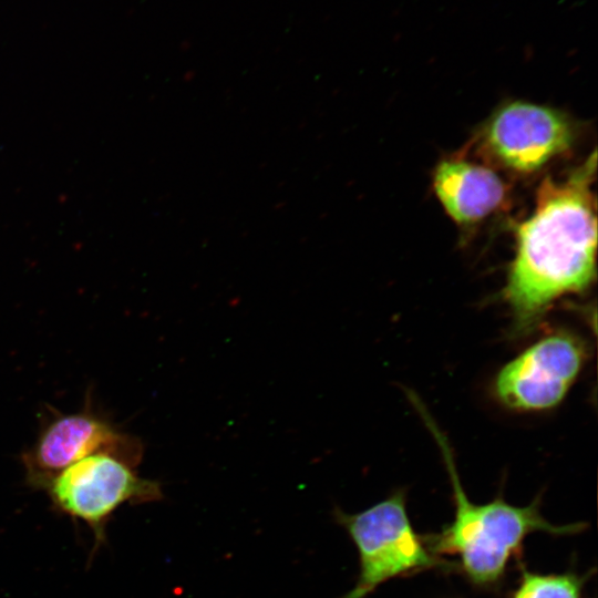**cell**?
<instances>
[{
	"mask_svg": "<svg viewBox=\"0 0 598 598\" xmlns=\"http://www.w3.org/2000/svg\"><path fill=\"white\" fill-rule=\"evenodd\" d=\"M595 175L596 152L564 179L545 178L533 214L517 226L504 288L516 337L533 332L557 299L585 291L596 278Z\"/></svg>",
	"mask_w": 598,
	"mask_h": 598,
	"instance_id": "6da1fadb",
	"label": "cell"
},
{
	"mask_svg": "<svg viewBox=\"0 0 598 598\" xmlns=\"http://www.w3.org/2000/svg\"><path fill=\"white\" fill-rule=\"evenodd\" d=\"M433 434L447 468L455 501V516L437 535L429 538L426 548L432 555L455 554L466 575L476 584L496 581L504 573L511 555L533 532L573 534L582 524L553 525L539 512V502L514 506L498 497L486 504H474L465 494L453 453L442 431L426 409L412 393H408Z\"/></svg>",
	"mask_w": 598,
	"mask_h": 598,
	"instance_id": "7a4b0ae2",
	"label": "cell"
},
{
	"mask_svg": "<svg viewBox=\"0 0 598 598\" xmlns=\"http://www.w3.org/2000/svg\"><path fill=\"white\" fill-rule=\"evenodd\" d=\"M135 468L115 455L96 453L61 471L43 491L58 512L90 527L97 548L105 540L109 520L122 505L163 498L161 483L140 476Z\"/></svg>",
	"mask_w": 598,
	"mask_h": 598,
	"instance_id": "3957f363",
	"label": "cell"
},
{
	"mask_svg": "<svg viewBox=\"0 0 598 598\" xmlns=\"http://www.w3.org/2000/svg\"><path fill=\"white\" fill-rule=\"evenodd\" d=\"M334 518L353 540L360 563L358 580L342 598H365L393 577L441 564L414 533L402 491L360 513L336 508Z\"/></svg>",
	"mask_w": 598,
	"mask_h": 598,
	"instance_id": "277c9868",
	"label": "cell"
},
{
	"mask_svg": "<svg viewBox=\"0 0 598 598\" xmlns=\"http://www.w3.org/2000/svg\"><path fill=\"white\" fill-rule=\"evenodd\" d=\"M143 444L94 409L90 394L74 413L54 412L45 421L33 444L22 453L27 483L44 486L71 464L96 453L115 455L133 466L143 457Z\"/></svg>",
	"mask_w": 598,
	"mask_h": 598,
	"instance_id": "5b68a950",
	"label": "cell"
},
{
	"mask_svg": "<svg viewBox=\"0 0 598 598\" xmlns=\"http://www.w3.org/2000/svg\"><path fill=\"white\" fill-rule=\"evenodd\" d=\"M578 334L560 330L543 337L507 362L494 380V394L517 411H542L558 405L588 359Z\"/></svg>",
	"mask_w": 598,
	"mask_h": 598,
	"instance_id": "8992f818",
	"label": "cell"
},
{
	"mask_svg": "<svg viewBox=\"0 0 598 598\" xmlns=\"http://www.w3.org/2000/svg\"><path fill=\"white\" fill-rule=\"evenodd\" d=\"M574 136L571 123L561 112L515 101L493 114L483 132V145L504 167L530 173L568 151Z\"/></svg>",
	"mask_w": 598,
	"mask_h": 598,
	"instance_id": "52a82bcc",
	"label": "cell"
},
{
	"mask_svg": "<svg viewBox=\"0 0 598 598\" xmlns=\"http://www.w3.org/2000/svg\"><path fill=\"white\" fill-rule=\"evenodd\" d=\"M433 186L446 213L460 224L488 216L502 206L507 193L496 172L462 158L441 162L434 172Z\"/></svg>",
	"mask_w": 598,
	"mask_h": 598,
	"instance_id": "ba28073f",
	"label": "cell"
},
{
	"mask_svg": "<svg viewBox=\"0 0 598 598\" xmlns=\"http://www.w3.org/2000/svg\"><path fill=\"white\" fill-rule=\"evenodd\" d=\"M581 579L571 574L538 575L525 571L513 598H580Z\"/></svg>",
	"mask_w": 598,
	"mask_h": 598,
	"instance_id": "9c48e42d",
	"label": "cell"
}]
</instances>
